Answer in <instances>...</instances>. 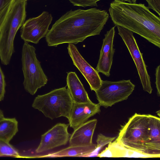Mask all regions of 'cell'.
Instances as JSON below:
<instances>
[{
    "label": "cell",
    "instance_id": "obj_1",
    "mask_svg": "<svg viewBox=\"0 0 160 160\" xmlns=\"http://www.w3.org/2000/svg\"><path fill=\"white\" fill-rule=\"evenodd\" d=\"M109 18L104 10L95 8L70 10L52 25L45 36L49 46L76 44L87 38L99 35Z\"/></svg>",
    "mask_w": 160,
    "mask_h": 160
},
{
    "label": "cell",
    "instance_id": "obj_2",
    "mask_svg": "<svg viewBox=\"0 0 160 160\" xmlns=\"http://www.w3.org/2000/svg\"><path fill=\"white\" fill-rule=\"evenodd\" d=\"M109 12L115 26H119L144 38L160 48V19L142 3L114 0Z\"/></svg>",
    "mask_w": 160,
    "mask_h": 160
},
{
    "label": "cell",
    "instance_id": "obj_3",
    "mask_svg": "<svg viewBox=\"0 0 160 160\" xmlns=\"http://www.w3.org/2000/svg\"><path fill=\"white\" fill-rule=\"evenodd\" d=\"M150 132L149 114L135 113L121 126L115 141L127 148L148 154Z\"/></svg>",
    "mask_w": 160,
    "mask_h": 160
},
{
    "label": "cell",
    "instance_id": "obj_4",
    "mask_svg": "<svg viewBox=\"0 0 160 160\" xmlns=\"http://www.w3.org/2000/svg\"><path fill=\"white\" fill-rule=\"evenodd\" d=\"M27 0H15L0 32V59L4 65L8 64L14 52L16 34L26 17Z\"/></svg>",
    "mask_w": 160,
    "mask_h": 160
},
{
    "label": "cell",
    "instance_id": "obj_5",
    "mask_svg": "<svg viewBox=\"0 0 160 160\" xmlns=\"http://www.w3.org/2000/svg\"><path fill=\"white\" fill-rule=\"evenodd\" d=\"M73 102L69 92L65 87L38 95L34 100L32 107L51 120L64 117L68 120Z\"/></svg>",
    "mask_w": 160,
    "mask_h": 160
},
{
    "label": "cell",
    "instance_id": "obj_6",
    "mask_svg": "<svg viewBox=\"0 0 160 160\" xmlns=\"http://www.w3.org/2000/svg\"><path fill=\"white\" fill-rule=\"evenodd\" d=\"M36 49L24 42L22 53V70L24 77L23 85L25 90L34 95L38 89L44 86L48 79L35 53Z\"/></svg>",
    "mask_w": 160,
    "mask_h": 160
},
{
    "label": "cell",
    "instance_id": "obj_7",
    "mask_svg": "<svg viewBox=\"0 0 160 160\" xmlns=\"http://www.w3.org/2000/svg\"><path fill=\"white\" fill-rule=\"evenodd\" d=\"M135 87L130 79L117 81L102 80L100 88L95 92L100 105L107 108L127 100Z\"/></svg>",
    "mask_w": 160,
    "mask_h": 160
},
{
    "label": "cell",
    "instance_id": "obj_8",
    "mask_svg": "<svg viewBox=\"0 0 160 160\" xmlns=\"http://www.w3.org/2000/svg\"><path fill=\"white\" fill-rule=\"evenodd\" d=\"M116 26L118 34L126 45L135 63L143 90L151 94L152 89L150 78L147 70V66L143 59L142 54L139 50L133 32L121 26Z\"/></svg>",
    "mask_w": 160,
    "mask_h": 160
},
{
    "label": "cell",
    "instance_id": "obj_9",
    "mask_svg": "<svg viewBox=\"0 0 160 160\" xmlns=\"http://www.w3.org/2000/svg\"><path fill=\"white\" fill-rule=\"evenodd\" d=\"M52 19V15L46 11L43 12L37 17L28 19L21 28V38L24 42L38 44L48 32Z\"/></svg>",
    "mask_w": 160,
    "mask_h": 160
},
{
    "label": "cell",
    "instance_id": "obj_10",
    "mask_svg": "<svg viewBox=\"0 0 160 160\" xmlns=\"http://www.w3.org/2000/svg\"><path fill=\"white\" fill-rule=\"evenodd\" d=\"M69 126V124L58 123L42 135L36 152H42L66 145L71 135L68 132Z\"/></svg>",
    "mask_w": 160,
    "mask_h": 160
},
{
    "label": "cell",
    "instance_id": "obj_11",
    "mask_svg": "<svg viewBox=\"0 0 160 160\" xmlns=\"http://www.w3.org/2000/svg\"><path fill=\"white\" fill-rule=\"evenodd\" d=\"M67 49L73 64L84 77L91 90L95 92L100 88L102 82L99 72L84 59L73 44L69 43Z\"/></svg>",
    "mask_w": 160,
    "mask_h": 160
},
{
    "label": "cell",
    "instance_id": "obj_12",
    "mask_svg": "<svg viewBox=\"0 0 160 160\" xmlns=\"http://www.w3.org/2000/svg\"><path fill=\"white\" fill-rule=\"evenodd\" d=\"M115 26L107 31L104 35L102 44L96 69L107 77L110 76V71L112 64L113 56L115 52L113 48L114 38L115 34Z\"/></svg>",
    "mask_w": 160,
    "mask_h": 160
},
{
    "label": "cell",
    "instance_id": "obj_13",
    "mask_svg": "<svg viewBox=\"0 0 160 160\" xmlns=\"http://www.w3.org/2000/svg\"><path fill=\"white\" fill-rule=\"evenodd\" d=\"M99 103L92 102L86 103L73 102L68 121L70 127L74 130L85 123L91 117L101 112Z\"/></svg>",
    "mask_w": 160,
    "mask_h": 160
},
{
    "label": "cell",
    "instance_id": "obj_14",
    "mask_svg": "<svg viewBox=\"0 0 160 160\" xmlns=\"http://www.w3.org/2000/svg\"><path fill=\"white\" fill-rule=\"evenodd\" d=\"M97 120L88 121L75 129L69 140L70 146H82L92 145V138L96 128Z\"/></svg>",
    "mask_w": 160,
    "mask_h": 160
},
{
    "label": "cell",
    "instance_id": "obj_15",
    "mask_svg": "<svg viewBox=\"0 0 160 160\" xmlns=\"http://www.w3.org/2000/svg\"><path fill=\"white\" fill-rule=\"evenodd\" d=\"M97 157L100 158H154L152 156L127 148L115 140L109 143L108 146L99 153Z\"/></svg>",
    "mask_w": 160,
    "mask_h": 160
},
{
    "label": "cell",
    "instance_id": "obj_16",
    "mask_svg": "<svg viewBox=\"0 0 160 160\" xmlns=\"http://www.w3.org/2000/svg\"><path fill=\"white\" fill-rule=\"evenodd\" d=\"M67 86L74 102H91L84 86L75 72L67 73Z\"/></svg>",
    "mask_w": 160,
    "mask_h": 160
},
{
    "label": "cell",
    "instance_id": "obj_17",
    "mask_svg": "<svg viewBox=\"0 0 160 160\" xmlns=\"http://www.w3.org/2000/svg\"><path fill=\"white\" fill-rule=\"evenodd\" d=\"M150 128L149 145L148 154L155 158L160 157V119L149 114Z\"/></svg>",
    "mask_w": 160,
    "mask_h": 160
},
{
    "label": "cell",
    "instance_id": "obj_18",
    "mask_svg": "<svg viewBox=\"0 0 160 160\" xmlns=\"http://www.w3.org/2000/svg\"><path fill=\"white\" fill-rule=\"evenodd\" d=\"M97 147V144L82 146H70L58 151L38 156V158H58L66 157H88Z\"/></svg>",
    "mask_w": 160,
    "mask_h": 160
},
{
    "label": "cell",
    "instance_id": "obj_19",
    "mask_svg": "<svg viewBox=\"0 0 160 160\" xmlns=\"http://www.w3.org/2000/svg\"><path fill=\"white\" fill-rule=\"evenodd\" d=\"M18 131V122L15 118L0 119V140L9 142Z\"/></svg>",
    "mask_w": 160,
    "mask_h": 160
},
{
    "label": "cell",
    "instance_id": "obj_20",
    "mask_svg": "<svg viewBox=\"0 0 160 160\" xmlns=\"http://www.w3.org/2000/svg\"><path fill=\"white\" fill-rule=\"evenodd\" d=\"M3 156L20 157L18 150L9 142L0 140V156Z\"/></svg>",
    "mask_w": 160,
    "mask_h": 160
},
{
    "label": "cell",
    "instance_id": "obj_21",
    "mask_svg": "<svg viewBox=\"0 0 160 160\" xmlns=\"http://www.w3.org/2000/svg\"><path fill=\"white\" fill-rule=\"evenodd\" d=\"M15 0H0V32Z\"/></svg>",
    "mask_w": 160,
    "mask_h": 160
},
{
    "label": "cell",
    "instance_id": "obj_22",
    "mask_svg": "<svg viewBox=\"0 0 160 160\" xmlns=\"http://www.w3.org/2000/svg\"><path fill=\"white\" fill-rule=\"evenodd\" d=\"M116 137H111L106 136L101 133L98 135L96 140L97 147L94 151L90 154L88 157L97 156L102 148L106 145L112 142Z\"/></svg>",
    "mask_w": 160,
    "mask_h": 160
},
{
    "label": "cell",
    "instance_id": "obj_23",
    "mask_svg": "<svg viewBox=\"0 0 160 160\" xmlns=\"http://www.w3.org/2000/svg\"><path fill=\"white\" fill-rule=\"evenodd\" d=\"M74 6L86 7L97 6V2L100 0H68Z\"/></svg>",
    "mask_w": 160,
    "mask_h": 160
},
{
    "label": "cell",
    "instance_id": "obj_24",
    "mask_svg": "<svg viewBox=\"0 0 160 160\" xmlns=\"http://www.w3.org/2000/svg\"><path fill=\"white\" fill-rule=\"evenodd\" d=\"M5 77L0 67V101L3 99L5 92Z\"/></svg>",
    "mask_w": 160,
    "mask_h": 160
},
{
    "label": "cell",
    "instance_id": "obj_25",
    "mask_svg": "<svg viewBox=\"0 0 160 160\" xmlns=\"http://www.w3.org/2000/svg\"><path fill=\"white\" fill-rule=\"evenodd\" d=\"M148 4V8L151 9L160 15V0H146Z\"/></svg>",
    "mask_w": 160,
    "mask_h": 160
},
{
    "label": "cell",
    "instance_id": "obj_26",
    "mask_svg": "<svg viewBox=\"0 0 160 160\" xmlns=\"http://www.w3.org/2000/svg\"><path fill=\"white\" fill-rule=\"evenodd\" d=\"M155 82L156 88L157 90V95L158 97L160 96V65L158 66L155 71Z\"/></svg>",
    "mask_w": 160,
    "mask_h": 160
},
{
    "label": "cell",
    "instance_id": "obj_27",
    "mask_svg": "<svg viewBox=\"0 0 160 160\" xmlns=\"http://www.w3.org/2000/svg\"><path fill=\"white\" fill-rule=\"evenodd\" d=\"M120 1L125 2H128V3H136L137 0H118Z\"/></svg>",
    "mask_w": 160,
    "mask_h": 160
},
{
    "label": "cell",
    "instance_id": "obj_28",
    "mask_svg": "<svg viewBox=\"0 0 160 160\" xmlns=\"http://www.w3.org/2000/svg\"><path fill=\"white\" fill-rule=\"evenodd\" d=\"M4 117L2 111L0 109V119Z\"/></svg>",
    "mask_w": 160,
    "mask_h": 160
},
{
    "label": "cell",
    "instance_id": "obj_29",
    "mask_svg": "<svg viewBox=\"0 0 160 160\" xmlns=\"http://www.w3.org/2000/svg\"><path fill=\"white\" fill-rule=\"evenodd\" d=\"M158 115L159 116H160V110L158 111V113H157Z\"/></svg>",
    "mask_w": 160,
    "mask_h": 160
},
{
    "label": "cell",
    "instance_id": "obj_30",
    "mask_svg": "<svg viewBox=\"0 0 160 160\" xmlns=\"http://www.w3.org/2000/svg\"></svg>",
    "mask_w": 160,
    "mask_h": 160
}]
</instances>
